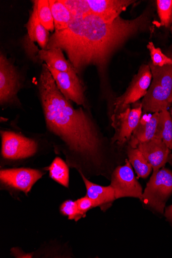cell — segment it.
<instances>
[{
  "instance_id": "obj_21",
  "label": "cell",
  "mask_w": 172,
  "mask_h": 258,
  "mask_svg": "<svg viewBox=\"0 0 172 258\" xmlns=\"http://www.w3.org/2000/svg\"><path fill=\"white\" fill-rule=\"evenodd\" d=\"M155 138L160 139L172 150V118L168 110L159 112V118Z\"/></svg>"
},
{
  "instance_id": "obj_2",
  "label": "cell",
  "mask_w": 172,
  "mask_h": 258,
  "mask_svg": "<svg viewBox=\"0 0 172 258\" xmlns=\"http://www.w3.org/2000/svg\"><path fill=\"white\" fill-rule=\"evenodd\" d=\"M153 14L147 8L133 19L120 16L110 22L93 14L75 18L67 28L50 36L46 50L65 51L78 74L94 66L103 75L116 51L132 37L151 28Z\"/></svg>"
},
{
  "instance_id": "obj_16",
  "label": "cell",
  "mask_w": 172,
  "mask_h": 258,
  "mask_svg": "<svg viewBox=\"0 0 172 258\" xmlns=\"http://www.w3.org/2000/svg\"><path fill=\"white\" fill-rule=\"evenodd\" d=\"M37 59L41 61H44L47 66L60 72H76L70 62L66 59L63 51L60 48L41 49L38 51Z\"/></svg>"
},
{
  "instance_id": "obj_17",
  "label": "cell",
  "mask_w": 172,
  "mask_h": 258,
  "mask_svg": "<svg viewBox=\"0 0 172 258\" xmlns=\"http://www.w3.org/2000/svg\"><path fill=\"white\" fill-rule=\"evenodd\" d=\"M26 27L30 40L37 42L41 50H46L50 36L49 35V32L41 24L37 15L36 7L34 5Z\"/></svg>"
},
{
  "instance_id": "obj_1",
  "label": "cell",
  "mask_w": 172,
  "mask_h": 258,
  "mask_svg": "<svg viewBox=\"0 0 172 258\" xmlns=\"http://www.w3.org/2000/svg\"><path fill=\"white\" fill-rule=\"evenodd\" d=\"M46 134L57 154L64 156L69 168L87 178L110 179L116 168L114 147L87 110L74 108L58 88L45 63L38 82Z\"/></svg>"
},
{
  "instance_id": "obj_13",
  "label": "cell",
  "mask_w": 172,
  "mask_h": 258,
  "mask_svg": "<svg viewBox=\"0 0 172 258\" xmlns=\"http://www.w3.org/2000/svg\"><path fill=\"white\" fill-rule=\"evenodd\" d=\"M91 14L113 21L136 2L133 0H86Z\"/></svg>"
},
{
  "instance_id": "obj_20",
  "label": "cell",
  "mask_w": 172,
  "mask_h": 258,
  "mask_svg": "<svg viewBox=\"0 0 172 258\" xmlns=\"http://www.w3.org/2000/svg\"><path fill=\"white\" fill-rule=\"evenodd\" d=\"M69 167L66 161L56 157L51 165L43 169L49 172V176L57 183L68 188L70 182Z\"/></svg>"
},
{
  "instance_id": "obj_19",
  "label": "cell",
  "mask_w": 172,
  "mask_h": 258,
  "mask_svg": "<svg viewBox=\"0 0 172 258\" xmlns=\"http://www.w3.org/2000/svg\"><path fill=\"white\" fill-rule=\"evenodd\" d=\"M127 153L128 160L138 177L142 178L148 177L153 168L138 148H133L129 145Z\"/></svg>"
},
{
  "instance_id": "obj_11",
  "label": "cell",
  "mask_w": 172,
  "mask_h": 258,
  "mask_svg": "<svg viewBox=\"0 0 172 258\" xmlns=\"http://www.w3.org/2000/svg\"><path fill=\"white\" fill-rule=\"evenodd\" d=\"M56 85L63 95L68 101L88 109L85 95V88L76 73H63L47 66Z\"/></svg>"
},
{
  "instance_id": "obj_5",
  "label": "cell",
  "mask_w": 172,
  "mask_h": 258,
  "mask_svg": "<svg viewBox=\"0 0 172 258\" xmlns=\"http://www.w3.org/2000/svg\"><path fill=\"white\" fill-rule=\"evenodd\" d=\"M171 194L172 172L163 167L152 174L143 193L142 201L162 214L166 202Z\"/></svg>"
},
{
  "instance_id": "obj_10",
  "label": "cell",
  "mask_w": 172,
  "mask_h": 258,
  "mask_svg": "<svg viewBox=\"0 0 172 258\" xmlns=\"http://www.w3.org/2000/svg\"><path fill=\"white\" fill-rule=\"evenodd\" d=\"M143 113L141 104L136 108L128 107L124 111L110 116L114 134L111 138L113 145L121 147L130 142L133 132L139 123Z\"/></svg>"
},
{
  "instance_id": "obj_29",
  "label": "cell",
  "mask_w": 172,
  "mask_h": 258,
  "mask_svg": "<svg viewBox=\"0 0 172 258\" xmlns=\"http://www.w3.org/2000/svg\"><path fill=\"white\" fill-rule=\"evenodd\" d=\"M170 32H171V36H172V22H171V26H170Z\"/></svg>"
},
{
  "instance_id": "obj_8",
  "label": "cell",
  "mask_w": 172,
  "mask_h": 258,
  "mask_svg": "<svg viewBox=\"0 0 172 258\" xmlns=\"http://www.w3.org/2000/svg\"><path fill=\"white\" fill-rule=\"evenodd\" d=\"M44 174L42 170L29 168L1 169L2 189L23 192L28 196L34 184Z\"/></svg>"
},
{
  "instance_id": "obj_18",
  "label": "cell",
  "mask_w": 172,
  "mask_h": 258,
  "mask_svg": "<svg viewBox=\"0 0 172 258\" xmlns=\"http://www.w3.org/2000/svg\"><path fill=\"white\" fill-rule=\"evenodd\" d=\"M54 19L55 31L67 28L75 18L62 0H48Z\"/></svg>"
},
{
  "instance_id": "obj_12",
  "label": "cell",
  "mask_w": 172,
  "mask_h": 258,
  "mask_svg": "<svg viewBox=\"0 0 172 258\" xmlns=\"http://www.w3.org/2000/svg\"><path fill=\"white\" fill-rule=\"evenodd\" d=\"M137 148L141 152L153 168L155 173L162 168L168 162H171L170 150L160 139H153L138 145Z\"/></svg>"
},
{
  "instance_id": "obj_14",
  "label": "cell",
  "mask_w": 172,
  "mask_h": 258,
  "mask_svg": "<svg viewBox=\"0 0 172 258\" xmlns=\"http://www.w3.org/2000/svg\"><path fill=\"white\" fill-rule=\"evenodd\" d=\"M85 184L86 195L93 202L95 208L101 207L104 210L110 207L116 199L112 187L102 186L90 181L82 172H79Z\"/></svg>"
},
{
  "instance_id": "obj_30",
  "label": "cell",
  "mask_w": 172,
  "mask_h": 258,
  "mask_svg": "<svg viewBox=\"0 0 172 258\" xmlns=\"http://www.w3.org/2000/svg\"><path fill=\"white\" fill-rule=\"evenodd\" d=\"M170 114H171V118H172V107H171V110H170Z\"/></svg>"
},
{
  "instance_id": "obj_9",
  "label": "cell",
  "mask_w": 172,
  "mask_h": 258,
  "mask_svg": "<svg viewBox=\"0 0 172 258\" xmlns=\"http://www.w3.org/2000/svg\"><path fill=\"white\" fill-rule=\"evenodd\" d=\"M125 165L117 166L112 173L110 185L116 200L123 198H134L142 200L143 190L135 177L132 166L128 159Z\"/></svg>"
},
{
  "instance_id": "obj_23",
  "label": "cell",
  "mask_w": 172,
  "mask_h": 258,
  "mask_svg": "<svg viewBox=\"0 0 172 258\" xmlns=\"http://www.w3.org/2000/svg\"><path fill=\"white\" fill-rule=\"evenodd\" d=\"M156 3L160 26L169 28L172 22V0H157Z\"/></svg>"
},
{
  "instance_id": "obj_22",
  "label": "cell",
  "mask_w": 172,
  "mask_h": 258,
  "mask_svg": "<svg viewBox=\"0 0 172 258\" xmlns=\"http://www.w3.org/2000/svg\"><path fill=\"white\" fill-rule=\"evenodd\" d=\"M35 6L38 18L42 26L48 31L55 30L54 19L48 0H35L33 1Z\"/></svg>"
},
{
  "instance_id": "obj_27",
  "label": "cell",
  "mask_w": 172,
  "mask_h": 258,
  "mask_svg": "<svg viewBox=\"0 0 172 258\" xmlns=\"http://www.w3.org/2000/svg\"><path fill=\"white\" fill-rule=\"evenodd\" d=\"M80 213L84 218L86 213L91 209L95 208L93 201L87 196H85L76 201Z\"/></svg>"
},
{
  "instance_id": "obj_6",
  "label": "cell",
  "mask_w": 172,
  "mask_h": 258,
  "mask_svg": "<svg viewBox=\"0 0 172 258\" xmlns=\"http://www.w3.org/2000/svg\"><path fill=\"white\" fill-rule=\"evenodd\" d=\"M152 80V75L149 64H142L125 93L114 99L111 115L124 111L130 105L144 98Z\"/></svg>"
},
{
  "instance_id": "obj_28",
  "label": "cell",
  "mask_w": 172,
  "mask_h": 258,
  "mask_svg": "<svg viewBox=\"0 0 172 258\" xmlns=\"http://www.w3.org/2000/svg\"><path fill=\"white\" fill-rule=\"evenodd\" d=\"M165 216L167 220L172 223V205L166 209Z\"/></svg>"
},
{
  "instance_id": "obj_25",
  "label": "cell",
  "mask_w": 172,
  "mask_h": 258,
  "mask_svg": "<svg viewBox=\"0 0 172 258\" xmlns=\"http://www.w3.org/2000/svg\"><path fill=\"white\" fill-rule=\"evenodd\" d=\"M147 48L150 51L151 62L154 66L162 67L172 64V58L163 53L160 48H156L153 42H149Z\"/></svg>"
},
{
  "instance_id": "obj_3",
  "label": "cell",
  "mask_w": 172,
  "mask_h": 258,
  "mask_svg": "<svg viewBox=\"0 0 172 258\" xmlns=\"http://www.w3.org/2000/svg\"><path fill=\"white\" fill-rule=\"evenodd\" d=\"M152 80L141 102L143 113L159 112L172 105V64L160 67L149 63Z\"/></svg>"
},
{
  "instance_id": "obj_15",
  "label": "cell",
  "mask_w": 172,
  "mask_h": 258,
  "mask_svg": "<svg viewBox=\"0 0 172 258\" xmlns=\"http://www.w3.org/2000/svg\"><path fill=\"white\" fill-rule=\"evenodd\" d=\"M158 118L159 112H155L153 113L149 120H141L133 132L129 145L133 148H137L139 144L155 138Z\"/></svg>"
},
{
  "instance_id": "obj_26",
  "label": "cell",
  "mask_w": 172,
  "mask_h": 258,
  "mask_svg": "<svg viewBox=\"0 0 172 258\" xmlns=\"http://www.w3.org/2000/svg\"><path fill=\"white\" fill-rule=\"evenodd\" d=\"M60 212L63 215L68 217L70 220L77 222L84 218L80 213L76 201L68 200L65 201L60 207Z\"/></svg>"
},
{
  "instance_id": "obj_24",
  "label": "cell",
  "mask_w": 172,
  "mask_h": 258,
  "mask_svg": "<svg viewBox=\"0 0 172 258\" xmlns=\"http://www.w3.org/2000/svg\"><path fill=\"white\" fill-rule=\"evenodd\" d=\"M74 18H80L90 15L86 0H62Z\"/></svg>"
},
{
  "instance_id": "obj_4",
  "label": "cell",
  "mask_w": 172,
  "mask_h": 258,
  "mask_svg": "<svg viewBox=\"0 0 172 258\" xmlns=\"http://www.w3.org/2000/svg\"><path fill=\"white\" fill-rule=\"evenodd\" d=\"M2 163L4 165L19 163L34 157L39 150L36 139L22 133L1 130Z\"/></svg>"
},
{
  "instance_id": "obj_7",
  "label": "cell",
  "mask_w": 172,
  "mask_h": 258,
  "mask_svg": "<svg viewBox=\"0 0 172 258\" xmlns=\"http://www.w3.org/2000/svg\"><path fill=\"white\" fill-rule=\"evenodd\" d=\"M22 77L18 69L1 52L0 54V105H20L18 93L22 88Z\"/></svg>"
}]
</instances>
